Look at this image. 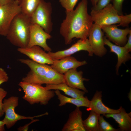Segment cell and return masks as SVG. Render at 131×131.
I'll use <instances>...</instances> for the list:
<instances>
[{
	"mask_svg": "<svg viewBox=\"0 0 131 131\" xmlns=\"http://www.w3.org/2000/svg\"><path fill=\"white\" fill-rule=\"evenodd\" d=\"M38 120L35 119L32 120V121L30 123H29L27 125H26L27 126L25 125V126H24L23 127H20L18 128V130L20 131H26V128L27 127V128H28V126L29 125H30L31 123H32L33 122H34L38 121Z\"/></svg>",
	"mask_w": 131,
	"mask_h": 131,
	"instance_id": "cell-31",
	"label": "cell"
},
{
	"mask_svg": "<svg viewBox=\"0 0 131 131\" xmlns=\"http://www.w3.org/2000/svg\"><path fill=\"white\" fill-rule=\"evenodd\" d=\"M90 14L93 22L100 26L118 24V26L127 27L131 22V14L119 15L111 3L99 10L91 9Z\"/></svg>",
	"mask_w": 131,
	"mask_h": 131,
	"instance_id": "cell-4",
	"label": "cell"
},
{
	"mask_svg": "<svg viewBox=\"0 0 131 131\" xmlns=\"http://www.w3.org/2000/svg\"><path fill=\"white\" fill-rule=\"evenodd\" d=\"M117 25L115 24L100 26L103 32L110 41L117 45L124 46L128 40L127 35L131 31L127 28L124 29L119 28Z\"/></svg>",
	"mask_w": 131,
	"mask_h": 131,
	"instance_id": "cell-12",
	"label": "cell"
},
{
	"mask_svg": "<svg viewBox=\"0 0 131 131\" xmlns=\"http://www.w3.org/2000/svg\"><path fill=\"white\" fill-rule=\"evenodd\" d=\"M30 17L21 12L15 17L6 36L12 44L20 48L27 47L30 37Z\"/></svg>",
	"mask_w": 131,
	"mask_h": 131,
	"instance_id": "cell-3",
	"label": "cell"
},
{
	"mask_svg": "<svg viewBox=\"0 0 131 131\" xmlns=\"http://www.w3.org/2000/svg\"><path fill=\"white\" fill-rule=\"evenodd\" d=\"M103 41L104 45H107L110 48V52L115 53L117 56L116 70V74H118L119 69L122 64L125 63L131 58L129 52L124 46H121L112 43L106 37L104 36Z\"/></svg>",
	"mask_w": 131,
	"mask_h": 131,
	"instance_id": "cell-18",
	"label": "cell"
},
{
	"mask_svg": "<svg viewBox=\"0 0 131 131\" xmlns=\"http://www.w3.org/2000/svg\"><path fill=\"white\" fill-rule=\"evenodd\" d=\"M53 61V63L51 66L57 72L62 74L70 69H76L78 67L87 63L85 61H78L75 57L71 56Z\"/></svg>",
	"mask_w": 131,
	"mask_h": 131,
	"instance_id": "cell-14",
	"label": "cell"
},
{
	"mask_svg": "<svg viewBox=\"0 0 131 131\" xmlns=\"http://www.w3.org/2000/svg\"><path fill=\"white\" fill-rule=\"evenodd\" d=\"M54 92L60 101V103L59 105V106H62L66 103H69L74 105L78 107L82 106L89 107L90 100L86 97L80 98H69L61 94L59 90H56Z\"/></svg>",
	"mask_w": 131,
	"mask_h": 131,
	"instance_id": "cell-21",
	"label": "cell"
},
{
	"mask_svg": "<svg viewBox=\"0 0 131 131\" xmlns=\"http://www.w3.org/2000/svg\"><path fill=\"white\" fill-rule=\"evenodd\" d=\"M82 112L79 107L70 114L68 119L62 129V131H86L83 125Z\"/></svg>",
	"mask_w": 131,
	"mask_h": 131,
	"instance_id": "cell-17",
	"label": "cell"
},
{
	"mask_svg": "<svg viewBox=\"0 0 131 131\" xmlns=\"http://www.w3.org/2000/svg\"><path fill=\"white\" fill-rule=\"evenodd\" d=\"M7 94L6 91L3 88H0V117H2L4 114L3 109V102L2 101Z\"/></svg>",
	"mask_w": 131,
	"mask_h": 131,
	"instance_id": "cell-28",
	"label": "cell"
},
{
	"mask_svg": "<svg viewBox=\"0 0 131 131\" xmlns=\"http://www.w3.org/2000/svg\"><path fill=\"white\" fill-rule=\"evenodd\" d=\"M5 125L3 120L0 121V131H3L5 130Z\"/></svg>",
	"mask_w": 131,
	"mask_h": 131,
	"instance_id": "cell-33",
	"label": "cell"
},
{
	"mask_svg": "<svg viewBox=\"0 0 131 131\" xmlns=\"http://www.w3.org/2000/svg\"><path fill=\"white\" fill-rule=\"evenodd\" d=\"M124 0H112V5L119 15H123L122 11L123 4Z\"/></svg>",
	"mask_w": 131,
	"mask_h": 131,
	"instance_id": "cell-26",
	"label": "cell"
},
{
	"mask_svg": "<svg viewBox=\"0 0 131 131\" xmlns=\"http://www.w3.org/2000/svg\"><path fill=\"white\" fill-rule=\"evenodd\" d=\"M83 73L82 71H78L76 69L69 70L64 74L65 83L69 86L88 93V91L84 86L83 82L88 81L89 79L83 77Z\"/></svg>",
	"mask_w": 131,
	"mask_h": 131,
	"instance_id": "cell-15",
	"label": "cell"
},
{
	"mask_svg": "<svg viewBox=\"0 0 131 131\" xmlns=\"http://www.w3.org/2000/svg\"><path fill=\"white\" fill-rule=\"evenodd\" d=\"M88 0H81L75 9L66 11V17L61 25L60 34L65 44H70L74 38L85 39L93 22L88 11Z\"/></svg>",
	"mask_w": 131,
	"mask_h": 131,
	"instance_id": "cell-1",
	"label": "cell"
},
{
	"mask_svg": "<svg viewBox=\"0 0 131 131\" xmlns=\"http://www.w3.org/2000/svg\"><path fill=\"white\" fill-rule=\"evenodd\" d=\"M102 96L101 91H96L91 100L90 101L88 111H92L99 114L104 115L106 114H112L118 113L120 108L117 109H112L106 106L102 101Z\"/></svg>",
	"mask_w": 131,
	"mask_h": 131,
	"instance_id": "cell-16",
	"label": "cell"
},
{
	"mask_svg": "<svg viewBox=\"0 0 131 131\" xmlns=\"http://www.w3.org/2000/svg\"><path fill=\"white\" fill-rule=\"evenodd\" d=\"M99 131H117L118 130L114 128L104 119L103 115L99 116L98 120Z\"/></svg>",
	"mask_w": 131,
	"mask_h": 131,
	"instance_id": "cell-24",
	"label": "cell"
},
{
	"mask_svg": "<svg viewBox=\"0 0 131 131\" xmlns=\"http://www.w3.org/2000/svg\"><path fill=\"white\" fill-rule=\"evenodd\" d=\"M18 60L30 69L26 76L22 78V81L41 85L65 83L64 74L59 73L51 66L39 64L30 59H20Z\"/></svg>",
	"mask_w": 131,
	"mask_h": 131,
	"instance_id": "cell-2",
	"label": "cell"
},
{
	"mask_svg": "<svg viewBox=\"0 0 131 131\" xmlns=\"http://www.w3.org/2000/svg\"><path fill=\"white\" fill-rule=\"evenodd\" d=\"M78 0H59V2L66 10L68 11L74 10Z\"/></svg>",
	"mask_w": 131,
	"mask_h": 131,
	"instance_id": "cell-25",
	"label": "cell"
},
{
	"mask_svg": "<svg viewBox=\"0 0 131 131\" xmlns=\"http://www.w3.org/2000/svg\"><path fill=\"white\" fill-rule=\"evenodd\" d=\"M120 111L117 113L106 114L104 115L106 118H112L118 124L120 130L121 131H131V113H127L122 106Z\"/></svg>",
	"mask_w": 131,
	"mask_h": 131,
	"instance_id": "cell-19",
	"label": "cell"
},
{
	"mask_svg": "<svg viewBox=\"0 0 131 131\" xmlns=\"http://www.w3.org/2000/svg\"><path fill=\"white\" fill-rule=\"evenodd\" d=\"M14 0H0V6L7 4Z\"/></svg>",
	"mask_w": 131,
	"mask_h": 131,
	"instance_id": "cell-32",
	"label": "cell"
},
{
	"mask_svg": "<svg viewBox=\"0 0 131 131\" xmlns=\"http://www.w3.org/2000/svg\"><path fill=\"white\" fill-rule=\"evenodd\" d=\"M45 87L49 90H61L64 92L65 94L74 98L83 97L86 93L84 91L69 86L65 83L46 84Z\"/></svg>",
	"mask_w": 131,
	"mask_h": 131,
	"instance_id": "cell-20",
	"label": "cell"
},
{
	"mask_svg": "<svg viewBox=\"0 0 131 131\" xmlns=\"http://www.w3.org/2000/svg\"><path fill=\"white\" fill-rule=\"evenodd\" d=\"M8 74L2 68L0 67V85L2 83L6 82L8 80Z\"/></svg>",
	"mask_w": 131,
	"mask_h": 131,
	"instance_id": "cell-29",
	"label": "cell"
},
{
	"mask_svg": "<svg viewBox=\"0 0 131 131\" xmlns=\"http://www.w3.org/2000/svg\"><path fill=\"white\" fill-rule=\"evenodd\" d=\"M112 0H98L96 6L92 7L91 9L98 10L105 8L110 3Z\"/></svg>",
	"mask_w": 131,
	"mask_h": 131,
	"instance_id": "cell-27",
	"label": "cell"
},
{
	"mask_svg": "<svg viewBox=\"0 0 131 131\" xmlns=\"http://www.w3.org/2000/svg\"><path fill=\"white\" fill-rule=\"evenodd\" d=\"M21 12L19 0L0 6V35L6 36L13 19Z\"/></svg>",
	"mask_w": 131,
	"mask_h": 131,
	"instance_id": "cell-8",
	"label": "cell"
},
{
	"mask_svg": "<svg viewBox=\"0 0 131 131\" xmlns=\"http://www.w3.org/2000/svg\"><path fill=\"white\" fill-rule=\"evenodd\" d=\"M92 5V7H95L96 5L98 0H90Z\"/></svg>",
	"mask_w": 131,
	"mask_h": 131,
	"instance_id": "cell-34",
	"label": "cell"
},
{
	"mask_svg": "<svg viewBox=\"0 0 131 131\" xmlns=\"http://www.w3.org/2000/svg\"><path fill=\"white\" fill-rule=\"evenodd\" d=\"M129 34L127 41L124 46L129 52H130L131 50V31H130Z\"/></svg>",
	"mask_w": 131,
	"mask_h": 131,
	"instance_id": "cell-30",
	"label": "cell"
},
{
	"mask_svg": "<svg viewBox=\"0 0 131 131\" xmlns=\"http://www.w3.org/2000/svg\"><path fill=\"white\" fill-rule=\"evenodd\" d=\"M18 85L25 93L22 98L31 105L40 103L41 105H46L55 95L54 91L41 85L22 81Z\"/></svg>",
	"mask_w": 131,
	"mask_h": 131,
	"instance_id": "cell-5",
	"label": "cell"
},
{
	"mask_svg": "<svg viewBox=\"0 0 131 131\" xmlns=\"http://www.w3.org/2000/svg\"><path fill=\"white\" fill-rule=\"evenodd\" d=\"M51 3L41 0L37 8L30 17L31 23L37 24L50 34L52 30L53 23Z\"/></svg>",
	"mask_w": 131,
	"mask_h": 131,
	"instance_id": "cell-6",
	"label": "cell"
},
{
	"mask_svg": "<svg viewBox=\"0 0 131 131\" xmlns=\"http://www.w3.org/2000/svg\"><path fill=\"white\" fill-rule=\"evenodd\" d=\"M17 50L37 63L51 65L53 63L54 61L48 53H46L39 46H35L30 48H18Z\"/></svg>",
	"mask_w": 131,
	"mask_h": 131,
	"instance_id": "cell-13",
	"label": "cell"
},
{
	"mask_svg": "<svg viewBox=\"0 0 131 131\" xmlns=\"http://www.w3.org/2000/svg\"><path fill=\"white\" fill-rule=\"evenodd\" d=\"M81 50L88 51L89 55L92 56L93 53L87 38L80 39L69 48L55 52H49L48 53L53 60H59L65 57L70 56L74 53Z\"/></svg>",
	"mask_w": 131,
	"mask_h": 131,
	"instance_id": "cell-11",
	"label": "cell"
},
{
	"mask_svg": "<svg viewBox=\"0 0 131 131\" xmlns=\"http://www.w3.org/2000/svg\"><path fill=\"white\" fill-rule=\"evenodd\" d=\"M128 95V98L131 101V90H130V91Z\"/></svg>",
	"mask_w": 131,
	"mask_h": 131,
	"instance_id": "cell-35",
	"label": "cell"
},
{
	"mask_svg": "<svg viewBox=\"0 0 131 131\" xmlns=\"http://www.w3.org/2000/svg\"><path fill=\"white\" fill-rule=\"evenodd\" d=\"M18 97L12 96L4 99L3 102V109L5 113V117L3 120L7 128L9 129L13 126L17 121L23 119H30L33 120V118L47 115L48 113L33 116H25L20 115L15 112V108L18 104Z\"/></svg>",
	"mask_w": 131,
	"mask_h": 131,
	"instance_id": "cell-7",
	"label": "cell"
},
{
	"mask_svg": "<svg viewBox=\"0 0 131 131\" xmlns=\"http://www.w3.org/2000/svg\"><path fill=\"white\" fill-rule=\"evenodd\" d=\"M51 37L50 34L46 32L40 25L36 24H31L29 39L27 47L30 48L37 46L48 52L51 51V49L47 45V40Z\"/></svg>",
	"mask_w": 131,
	"mask_h": 131,
	"instance_id": "cell-10",
	"label": "cell"
},
{
	"mask_svg": "<svg viewBox=\"0 0 131 131\" xmlns=\"http://www.w3.org/2000/svg\"><path fill=\"white\" fill-rule=\"evenodd\" d=\"M100 115L90 111L88 118L83 121V125L86 131H99L98 120Z\"/></svg>",
	"mask_w": 131,
	"mask_h": 131,
	"instance_id": "cell-22",
	"label": "cell"
},
{
	"mask_svg": "<svg viewBox=\"0 0 131 131\" xmlns=\"http://www.w3.org/2000/svg\"><path fill=\"white\" fill-rule=\"evenodd\" d=\"M104 35L100 26L95 23H93L89 32L88 40L93 53L100 57L107 52L104 46Z\"/></svg>",
	"mask_w": 131,
	"mask_h": 131,
	"instance_id": "cell-9",
	"label": "cell"
},
{
	"mask_svg": "<svg viewBox=\"0 0 131 131\" xmlns=\"http://www.w3.org/2000/svg\"><path fill=\"white\" fill-rule=\"evenodd\" d=\"M21 13L30 17L41 0H19Z\"/></svg>",
	"mask_w": 131,
	"mask_h": 131,
	"instance_id": "cell-23",
	"label": "cell"
}]
</instances>
